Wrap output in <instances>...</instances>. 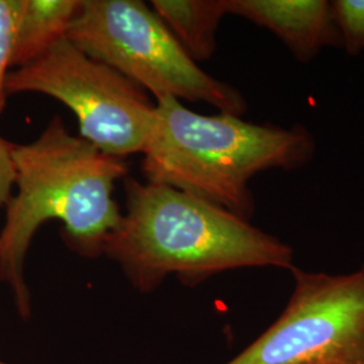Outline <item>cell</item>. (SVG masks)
I'll use <instances>...</instances> for the list:
<instances>
[{
  "label": "cell",
  "mask_w": 364,
  "mask_h": 364,
  "mask_svg": "<svg viewBox=\"0 0 364 364\" xmlns=\"http://www.w3.org/2000/svg\"><path fill=\"white\" fill-rule=\"evenodd\" d=\"M13 158L18 192L0 231V281L26 321L33 304L25 264L34 235L46 221H61V236L73 252L90 259L105 255V240L123 216L115 182L129 176V165L72 135L58 115L36 141L15 144Z\"/></svg>",
  "instance_id": "6da1fadb"
},
{
  "label": "cell",
  "mask_w": 364,
  "mask_h": 364,
  "mask_svg": "<svg viewBox=\"0 0 364 364\" xmlns=\"http://www.w3.org/2000/svg\"><path fill=\"white\" fill-rule=\"evenodd\" d=\"M123 183L126 212L105 240V255L141 293L169 277L196 287L231 270L296 266L290 245L227 209L130 176Z\"/></svg>",
  "instance_id": "7a4b0ae2"
},
{
  "label": "cell",
  "mask_w": 364,
  "mask_h": 364,
  "mask_svg": "<svg viewBox=\"0 0 364 364\" xmlns=\"http://www.w3.org/2000/svg\"><path fill=\"white\" fill-rule=\"evenodd\" d=\"M141 170L149 183L169 186L251 220L255 197L248 182L262 171H291L316 154L312 132L251 123L219 112L201 115L174 97L156 103Z\"/></svg>",
  "instance_id": "3957f363"
},
{
  "label": "cell",
  "mask_w": 364,
  "mask_h": 364,
  "mask_svg": "<svg viewBox=\"0 0 364 364\" xmlns=\"http://www.w3.org/2000/svg\"><path fill=\"white\" fill-rule=\"evenodd\" d=\"M66 38L161 97L203 102L243 117L247 100L232 85L204 72L141 0H82Z\"/></svg>",
  "instance_id": "277c9868"
},
{
  "label": "cell",
  "mask_w": 364,
  "mask_h": 364,
  "mask_svg": "<svg viewBox=\"0 0 364 364\" xmlns=\"http://www.w3.org/2000/svg\"><path fill=\"white\" fill-rule=\"evenodd\" d=\"M6 92L57 99L77 117L78 136L117 158L144 151L156 112L142 87L66 37L33 63L10 70Z\"/></svg>",
  "instance_id": "5b68a950"
},
{
  "label": "cell",
  "mask_w": 364,
  "mask_h": 364,
  "mask_svg": "<svg viewBox=\"0 0 364 364\" xmlns=\"http://www.w3.org/2000/svg\"><path fill=\"white\" fill-rule=\"evenodd\" d=\"M290 273L284 311L224 364H364V264L347 274Z\"/></svg>",
  "instance_id": "8992f818"
},
{
  "label": "cell",
  "mask_w": 364,
  "mask_h": 364,
  "mask_svg": "<svg viewBox=\"0 0 364 364\" xmlns=\"http://www.w3.org/2000/svg\"><path fill=\"white\" fill-rule=\"evenodd\" d=\"M227 11L267 28L299 63H309L326 48H343L332 1L225 0Z\"/></svg>",
  "instance_id": "52a82bcc"
},
{
  "label": "cell",
  "mask_w": 364,
  "mask_h": 364,
  "mask_svg": "<svg viewBox=\"0 0 364 364\" xmlns=\"http://www.w3.org/2000/svg\"><path fill=\"white\" fill-rule=\"evenodd\" d=\"M153 11L195 63L216 52V33L227 11L225 0H153Z\"/></svg>",
  "instance_id": "ba28073f"
},
{
  "label": "cell",
  "mask_w": 364,
  "mask_h": 364,
  "mask_svg": "<svg viewBox=\"0 0 364 364\" xmlns=\"http://www.w3.org/2000/svg\"><path fill=\"white\" fill-rule=\"evenodd\" d=\"M81 4L82 0H23L11 68L33 63L54 43L65 38Z\"/></svg>",
  "instance_id": "9c48e42d"
},
{
  "label": "cell",
  "mask_w": 364,
  "mask_h": 364,
  "mask_svg": "<svg viewBox=\"0 0 364 364\" xmlns=\"http://www.w3.org/2000/svg\"><path fill=\"white\" fill-rule=\"evenodd\" d=\"M23 0H0V115L6 107V78L11 69L15 34Z\"/></svg>",
  "instance_id": "30bf717a"
},
{
  "label": "cell",
  "mask_w": 364,
  "mask_h": 364,
  "mask_svg": "<svg viewBox=\"0 0 364 364\" xmlns=\"http://www.w3.org/2000/svg\"><path fill=\"white\" fill-rule=\"evenodd\" d=\"M332 7L336 16L343 48L350 55L364 50V0H333Z\"/></svg>",
  "instance_id": "8fae6325"
},
{
  "label": "cell",
  "mask_w": 364,
  "mask_h": 364,
  "mask_svg": "<svg viewBox=\"0 0 364 364\" xmlns=\"http://www.w3.org/2000/svg\"><path fill=\"white\" fill-rule=\"evenodd\" d=\"M14 146L15 144L0 136V207H7L13 198V188L16 178L13 158Z\"/></svg>",
  "instance_id": "7c38bea8"
},
{
  "label": "cell",
  "mask_w": 364,
  "mask_h": 364,
  "mask_svg": "<svg viewBox=\"0 0 364 364\" xmlns=\"http://www.w3.org/2000/svg\"><path fill=\"white\" fill-rule=\"evenodd\" d=\"M0 364H11V363H6V362H1V360H0Z\"/></svg>",
  "instance_id": "4fadbf2b"
}]
</instances>
